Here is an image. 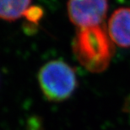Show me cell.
Instances as JSON below:
<instances>
[{
  "mask_svg": "<svg viewBox=\"0 0 130 130\" xmlns=\"http://www.w3.org/2000/svg\"><path fill=\"white\" fill-rule=\"evenodd\" d=\"M108 35L120 47H130V8H119L108 21Z\"/></svg>",
  "mask_w": 130,
  "mask_h": 130,
  "instance_id": "obj_4",
  "label": "cell"
},
{
  "mask_svg": "<svg viewBox=\"0 0 130 130\" xmlns=\"http://www.w3.org/2000/svg\"><path fill=\"white\" fill-rule=\"evenodd\" d=\"M72 47L78 62L91 73L105 71L114 53L108 32L101 25L79 28Z\"/></svg>",
  "mask_w": 130,
  "mask_h": 130,
  "instance_id": "obj_1",
  "label": "cell"
},
{
  "mask_svg": "<svg viewBox=\"0 0 130 130\" xmlns=\"http://www.w3.org/2000/svg\"><path fill=\"white\" fill-rule=\"evenodd\" d=\"M37 78L43 95L53 102L68 100L78 86L74 68L63 60L47 62L39 70Z\"/></svg>",
  "mask_w": 130,
  "mask_h": 130,
  "instance_id": "obj_2",
  "label": "cell"
},
{
  "mask_svg": "<svg viewBox=\"0 0 130 130\" xmlns=\"http://www.w3.org/2000/svg\"><path fill=\"white\" fill-rule=\"evenodd\" d=\"M24 17L26 18L28 21L31 23H36L42 17V9L39 7H30L25 13Z\"/></svg>",
  "mask_w": 130,
  "mask_h": 130,
  "instance_id": "obj_6",
  "label": "cell"
},
{
  "mask_svg": "<svg viewBox=\"0 0 130 130\" xmlns=\"http://www.w3.org/2000/svg\"><path fill=\"white\" fill-rule=\"evenodd\" d=\"M27 130H44L42 123L37 117H31L27 122Z\"/></svg>",
  "mask_w": 130,
  "mask_h": 130,
  "instance_id": "obj_7",
  "label": "cell"
},
{
  "mask_svg": "<svg viewBox=\"0 0 130 130\" xmlns=\"http://www.w3.org/2000/svg\"><path fill=\"white\" fill-rule=\"evenodd\" d=\"M123 110L130 112V96L128 99H127V101H125V103H124Z\"/></svg>",
  "mask_w": 130,
  "mask_h": 130,
  "instance_id": "obj_8",
  "label": "cell"
},
{
  "mask_svg": "<svg viewBox=\"0 0 130 130\" xmlns=\"http://www.w3.org/2000/svg\"><path fill=\"white\" fill-rule=\"evenodd\" d=\"M69 18L78 28L101 25L108 10V0H68Z\"/></svg>",
  "mask_w": 130,
  "mask_h": 130,
  "instance_id": "obj_3",
  "label": "cell"
},
{
  "mask_svg": "<svg viewBox=\"0 0 130 130\" xmlns=\"http://www.w3.org/2000/svg\"><path fill=\"white\" fill-rule=\"evenodd\" d=\"M32 0H0V20L15 21L25 16Z\"/></svg>",
  "mask_w": 130,
  "mask_h": 130,
  "instance_id": "obj_5",
  "label": "cell"
}]
</instances>
